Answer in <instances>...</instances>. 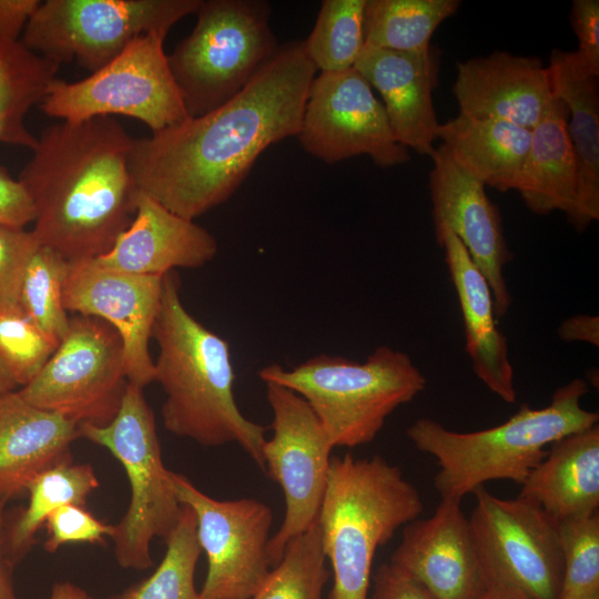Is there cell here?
<instances>
[{
  "label": "cell",
  "mask_w": 599,
  "mask_h": 599,
  "mask_svg": "<svg viewBox=\"0 0 599 599\" xmlns=\"http://www.w3.org/2000/svg\"><path fill=\"white\" fill-rule=\"evenodd\" d=\"M217 248L216 238L206 229L139 190L132 222L112 247L94 260L113 271L163 276L175 268L204 266Z\"/></svg>",
  "instance_id": "ffe728a7"
},
{
  "label": "cell",
  "mask_w": 599,
  "mask_h": 599,
  "mask_svg": "<svg viewBox=\"0 0 599 599\" xmlns=\"http://www.w3.org/2000/svg\"><path fill=\"white\" fill-rule=\"evenodd\" d=\"M316 521L286 547L281 561L251 599H323L331 571Z\"/></svg>",
  "instance_id": "836d02e7"
},
{
  "label": "cell",
  "mask_w": 599,
  "mask_h": 599,
  "mask_svg": "<svg viewBox=\"0 0 599 599\" xmlns=\"http://www.w3.org/2000/svg\"><path fill=\"white\" fill-rule=\"evenodd\" d=\"M370 581V599H437L423 585L389 562L380 565Z\"/></svg>",
  "instance_id": "60d3db41"
},
{
  "label": "cell",
  "mask_w": 599,
  "mask_h": 599,
  "mask_svg": "<svg viewBox=\"0 0 599 599\" xmlns=\"http://www.w3.org/2000/svg\"><path fill=\"white\" fill-rule=\"evenodd\" d=\"M554 97L568 112V134L578 176V211L572 227L583 232L599 220V75L576 51L554 49L547 65Z\"/></svg>",
  "instance_id": "cb8c5ba5"
},
{
  "label": "cell",
  "mask_w": 599,
  "mask_h": 599,
  "mask_svg": "<svg viewBox=\"0 0 599 599\" xmlns=\"http://www.w3.org/2000/svg\"><path fill=\"white\" fill-rule=\"evenodd\" d=\"M132 142L111 116L59 121L41 132L18 177L33 204L31 231L40 244L69 262L112 247L135 213Z\"/></svg>",
  "instance_id": "7a4b0ae2"
},
{
  "label": "cell",
  "mask_w": 599,
  "mask_h": 599,
  "mask_svg": "<svg viewBox=\"0 0 599 599\" xmlns=\"http://www.w3.org/2000/svg\"><path fill=\"white\" fill-rule=\"evenodd\" d=\"M192 32L167 55L190 118L238 94L276 55L281 44L262 0H202Z\"/></svg>",
  "instance_id": "52a82bcc"
},
{
  "label": "cell",
  "mask_w": 599,
  "mask_h": 599,
  "mask_svg": "<svg viewBox=\"0 0 599 599\" xmlns=\"http://www.w3.org/2000/svg\"><path fill=\"white\" fill-rule=\"evenodd\" d=\"M367 0H324L305 42L308 58L321 72L354 68L364 50Z\"/></svg>",
  "instance_id": "4dcf8cb0"
},
{
  "label": "cell",
  "mask_w": 599,
  "mask_h": 599,
  "mask_svg": "<svg viewBox=\"0 0 599 599\" xmlns=\"http://www.w3.org/2000/svg\"><path fill=\"white\" fill-rule=\"evenodd\" d=\"M518 496L539 505L557 524L599 508V425L554 441Z\"/></svg>",
  "instance_id": "d4e9b609"
},
{
  "label": "cell",
  "mask_w": 599,
  "mask_h": 599,
  "mask_svg": "<svg viewBox=\"0 0 599 599\" xmlns=\"http://www.w3.org/2000/svg\"><path fill=\"white\" fill-rule=\"evenodd\" d=\"M444 250L460 306L466 351L476 376L506 403H515L517 392L506 336L499 331L490 286L463 243L448 230L436 232Z\"/></svg>",
  "instance_id": "7402d4cb"
},
{
  "label": "cell",
  "mask_w": 599,
  "mask_h": 599,
  "mask_svg": "<svg viewBox=\"0 0 599 599\" xmlns=\"http://www.w3.org/2000/svg\"><path fill=\"white\" fill-rule=\"evenodd\" d=\"M34 217L33 204L26 189L0 165V224L24 229L34 222Z\"/></svg>",
  "instance_id": "ab89813d"
},
{
  "label": "cell",
  "mask_w": 599,
  "mask_h": 599,
  "mask_svg": "<svg viewBox=\"0 0 599 599\" xmlns=\"http://www.w3.org/2000/svg\"><path fill=\"white\" fill-rule=\"evenodd\" d=\"M202 0H47L20 41L59 65L74 62L91 73L148 33L166 35Z\"/></svg>",
  "instance_id": "9c48e42d"
},
{
  "label": "cell",
  "mask_w": 599,
  "mask_h": 599,
  "mask_svg": "<svg viewBox=\"0 0 599 599\" xmlns=\"http://www.w3.org/2000/svg\"><path fill=\"white\" fill-rule=\"evenodd\" d=\"M567 123V109L555 98L546 115L531 129L514 190L532 213L562 212L572 225L578 211V176Z\"/></svg>",
  "instance_id": "484cf974"
},
{
  "label": "cell",
  "mask_w": 599,
  "mask_h": 599,
  "mask_svg": "<svg viewBox=\"0 0 599 599\" xmlns=\"http://www.w3.org/2000/svg\"><path fill=\"white\" fill-rule=\"evenodd\" d=\"M430 159L435 233L448 230L463 243L490 286L496 317H504L511 305L504 268L512 260V253L499 210L488 197L485 185L458 166L443 144Z\"/></svg>",
  "instance_id": "e0dca14e"
},
{
  "label": "cell",
  "mask_w": 599,
  "mask_h": 599,
  "mask_svg": "<svg viewBox=\"0 0 599 599\" xmlns=\"http://www.w3.org/2000/svg\"><path fill=\"white\" fill-rule=\"evenodd\" d=\"M453 94L461 114L507 121L530 130L555 100L544 62L508 51L457 62Z\"/></svg>",
  "instance_id": "d6986e66"
},
{
  "label": "cell",
  "mask_w": 599,
  "mask_h": 599,
  "mask_svg": "<svg viewBox=\"0 0 599 599\" xmlns=\"http://www.w3.org/2000/svg\"><path fill=\"white\" fill-rule=\"evenodd\" d=\"M68 266L64 256L40 244L26 266L19 292V307L57 344L64 337L70 322L63 303Z\"/></svg>",
  "instance_id": "d6a6232c"
},
{
  "label": "cell",
  "mask_w": 599,
  "mask_h": 599,
  "mask_svg": "<svg viewBox=\"0 0 599 599\" xmlns=\"http://www.w3.org/2000/svg\"><path fill=\"white\" fill-rule=\"evenodd\" d=\"M423 507L418 489L382 456L332 457L317 518L333 573L329 599H368L376 550Z\"/></svg>",
  "instance_id": "5b68a950"
},
{
  "label": "cell",
  "mask_w": 599,
  "mask_h": 599,
  "mask_svg": "<svg viewBox=\"0 0 599 599\" xmlns=\"http://www.w3.org/2000/svg\"><path fill=\"white\" fill-rule=\"evenodd\" d=\"M473 494L469 522L486 586L511 588L528 599H559L564 556L558 524L528 498L502 499L485 485Z\"/></svg>",
  "instance_id": "7c38bea8"
},
{
  "label": "cell",
  "mask_w": 599,
  "mask_h": 599,
  "mask_svg": "<svg viewBox=\"0 0 599 599\" xmlns=\"http://www.w3.org/2000/svg\"><path fill=\"white\" fill-rule=\"evenodd\" d=\"M79 425L24 400L18 389L0 397V495L26 491L42 471L71 460Z\"/></svg>",
  "instance_id": "603a6c76"
},
{
  "label": "cell",
  "mask_w": 599,
  "mask_h": 599,
  "mask_svg": "<svg viewBox=\"0 0 599 599\" xmlns=\"http://www.w3.org/2000/svg\"><path fill=\"white\" fill-rule=\"evenodd\" d=\"M80 437L108 449L123 466L131 488L128 509L114 525V556L122 568L153 566L150 545L177 526L183 506L162 460L153 410L143 388L128 383L121 407L106 425H79Z\"/></svg>",
  "instance_id": "ba28073f"
},
{
  "label": "cell",
  "mask_w": 599,
  "mask_h": 599,
  "mask_svg": "<svg viewBox=\"0 0 599 599\" xmlns=\"http://www.w3.org/2000/svg\"><path fill=\"white\" fill-rule=\"evenodd\" d=\"M165 37L148 33L138 38L82 80L55 79L40 103L42 112L70 122L124 115L143 122L151 133L184 122L190 116L163 49Z\"/></svg>",
  "instance_id": "30bf717a"
},
{
  "label": "cell",
  "mask_w": 599,
  "mask_h": 599,
  "mask_svg": "<svg viewBox=\"0 0 599 599\" xmlns=\"http://www.w3.org/2000/svg\"><path fill=\"white\" fill-rule=\"evenodd\" d=\"M560 599H599V590L592 591L575 598H560Z\"/></svg>",
  "instance_id": "c3c4849f"
},
{
  "label": "cell",
  "mask_w": 599,
  "mask_h": 599,
  "mask_svg": "<svg viewBox=\"0 0 599 599\" xmlns=\"http://www.w3.org/2000/svg\"><path fill=\"white\" fill-rule=\"evenodd\" d=\"M437 138L465 172L499 192L515 189L529 149L531 130L459 113L438 125Z\"/></svg>",
  "instance_id": "4316f807"
},
{
  "label": "cell",
  "mask_w": 599,
  "mask_h": 599,
  "mask_svg": "<svg viewBox=\"0 0 599 599\" xmlns=\"http://www.w3.org/2000/svg\"><path fill=\"white\" fill-rule=\"evenodd\" d=\"M296 138L307 153L328 164L362 154L379 167L409 161L383 103L355 68L315 75Z\"/></svg>",
  "instance_id": "9a60e30c"
},
{
  "label": "cell",
  "mask_w": 599,
  "mask_h": 599,
  "mask_svg": "<svg viewBox=\"0 0 599 599\" xmlns=\"http://www.w3.org/2000/svg\"><path fill=\"white\" fill-rule=\"evenodd\" d=\"M570 20L579 43L576 52L599 75V1L575 0Z\"/></svg>",
  "instance_id": "f35d334b"
},
{
  "label": "cell",
  "mask_w": 599,
  "mask_h": 599,
  "mask_svg": "<svg viewBox=\"0 0 599 599\" xmlns=\"http://www.w3.org/2000/svg\"><path fill=\"white\" fill-rule=\"evenodd\" d=\"M98 487L93 467L72 460L34 477L26 489L29 495L27 506L13 518H7L6 545L11 562L16 565L30 551L39 528L54 510L64 505L85 507L89 495Z\"/></svg>",
  "instance_id": "f1b7e54d"
},
{
  "label": "cell",
  "mask_w": 599,
  "mask_h": 599,
  "mask_svg": "<svg viewBox=\"0 0 599 599\" xmlns=\"http://www.w3.org/2000/svg\"><path fill=\"white\" fill-rule=\"evenodd\" d=\"M481 599H528L521 592L506 587H487Z\"/></svg>",
  "instance_id": "bcb514c9"
},
{
  "label": "cell",
  "mask_w": 599,
  "mask_h": 599,
  "mask_svg": "<svg viewBox=\"0 0 599 599\" xmlns=\"http://www.w3.org/2000/svg\"><path fill=\"white\" fill-rule=\"evenodd\" d=\"M40 4L39 0H0V38L20 40Z\"/></svg>",
  "instance_id": "b9f144b4"
},
{
  "label": "cell",
  "mask_w": 599,
  "mask_h": 599,
  "mask_svg": "<svg viewBox=\"0 0 599 599\" xmlns=\"http://www.w3.org/2000/svg\"><path fill=\"white\" fill-rule=\"evenodd\" d=\"M171 481L181 505L194 512L197 541L206 556L200 599H251L272 569L267 558L271 508L254 498L214 499L174 471Z\"/></svg>",
  "instance_id": "5bb4252c"
},
{
  "label": "cell",
  "mask_w": 599,
  "mask_h": 599,
  "mask_svg": "<svg viewBox=\"0 0 599 599\" xmlns=\"http://www.w3.org/2000/svg\"><path fill=\"white\" fill-rule=\"evenodd\" d=\"M558 336L565 342H583L599 345V317L576 315L565 319L558 327Z\"/></svg>",
  "instance_id": "7bdbcfd3"
},
{
  "label": "cell",
  "mask_w": 599,
  "mask_h": 599,
  "mask_svg": "<svg viewBox=\"0 0 599 599\" xmlns=\"http://www.w3.org/2000/svg\"><path fill=\"white\" fill-rule=\"evenodd\" d=\"M58 345L19 306H0V370L17 387L37 376Z\"/></svg>",
  "instance_id": "e575fe53"
},
{
  "label": "cell",
  "mask_w": 599,
  "mask_h": 599,
  "mask_svg": "<svg viewBox=\"0 0 599 599\" xmlns=\"http://www.w3.org/2000/svg\"><path fill=\"white\" fill-rule=\"evenodd\" d=\"M60 65L28 49L20 40L0 38V143L33 150L37 138L26 116L40 105Z\"/></svg>",
  "instance_id": "83f0119b"
},
{
  "label": "cell",
  "mask_w": 599,
  "mask_h": 599,
  "mask_svg": "<svg viewBox=\"0 0 599 599\" xmlns=\"http://www.w3.org/2000/svg\"><path fill=\"white\" fill-rule=\"evenodd\" d=\"M39 245L32 231L0 224V306H19L22 276Z\"/></svg>",
  "instance_id": "74e56055"
},
{
  "label": "cell",
  "mask_w": 599,
  "mask_h": 599,
  "mask_svg": "<svg viewBox=\"0 0 599 599\" xmlns=\"http://www.w3.org/2000/svg\"><path fill=\"white\" fill-rule=\"evenodd\" d=\"M18 387L0 370V397Z\"/></svg>",
  "instance_id": "7dc6e473"
},
{
  "label": "cell",
  "mask_w": 599,
  "mask_h": 599,
  "mask_svg": "<svg viewBox=\"0 0 599 599\" xmlns=\"http://www.w3.org/2000/svg\"><path fill=\"white\" fill-rule=\"evenodd\" d=\"M9 500V498L0 495V599H18L12 581L14 565L8 556L6 545V506Z\"/></svg>",
  "instance_id": "ee69618b"
},
{
  "label": "cell",
  "mask_w": 599,
  "mask_h": 599,
  "mask_svg": "<svg viewBox=\"0 0 599 599\" xmlns=\"http://www.w3.org/2000/svg\"><path fill=\"white\" fill-rule=\"evenodd\" d=\"M258 377L302 396L333 448L373 441L387 417L427 384L408 354L388 346L377 347L363 363L321 354L288 369L264 366Z\"/></svg>",
  "instance_id": "8992f818"
},
{
  "label": "cell",
  "mask_w": 599,
  "mask_h": 599,
  "mask_svg": "<svg viewBox=\"0 0 599 599\" xmlns=\"http://www.w3.org/2000/svg\"><path fill=\"white\" fill-rule=\"evenodd\" d=\"M49 599H94L83 588L70 581L54 583Z\"/></svg>",
  "instance_id": "f6af8a7d"
},
{
  "label": "cell",
  "mask_w": 599,
  "mask_h": 599,
  "mask_svg": "<svg viewBox=\"0 0 599 599\" xmlns=\"http://www.w3.org/2000/svg\"><path fill=\"white\" fill-rule=\"evenodd\" d=\"M588 392L587 380L573 378L555 390L546 407L521 404L495 427L459 433L423 417L406 435L419 451L436 459L439 470L434 485L441 499L461 500L486 481L509 479L522 485L546 457V446L598 424V413L581 406Z\"/></svg>",
  "instance_id": "277c9868"
},
{
  "label": "cell",
  "mask_w": 599,
  "mask_h": 599,
  "mask_svg": "<svg viewBox=\"0 0 599 599\" xmlns=\"http://www.w3.org/2000/svg\"><path fill=\"white\" fill-rule=\"evenodd\" d=\"M460 3L459 0H367L364 50L427 51L438 26Z\"/></svg>",
  "instance_id": "f546056e"
},
{
  "label": "cell",
  "mask_w": 599,
  "mask_h": 599,
  "mask_svg": "<svg viewBox=\"0 0 599 599\" xmlns=\"http://www.w3.org/2000/svg\"><path fill=\"white\" fill-rule=\"evenodd\" d=\"M460 501L441 499L432 517L408 522L389 561L437 599H481L487 589Z\"/></svg>",
  "instance_id": "ac0fdd59"
},
{
  "label": "cell",
  "mask_w": 599,
  "mask_h": 599,
  "mask_svg": "<svg viewBox=\"0 0 599 599\" xmlns=\"http://www.w3.org/2000/svg\"><path fill=\"white\" fill-rule=\"evenodd\" d=\"M152 337L159 346L153 382L165 394L161 407L165 429L209 447L238 444L265 471L267 428L237 406L230 344L185 308L175 271L163 276Z\"/></svg>",
  "instance_id": "3957f363"
},
{
  "label": "cell",
  "mask_w": 599,
  "mask_h": 599,
  "mask_svg": "<svg viewBox=\"0 0 599 599\" xmlns=\"http://www.w3.org/2000/svg\"><path fill=\"white\" fill-rule=\"evenodd\" d=\"M265 385L273 435L264 443L263 460L265 473L281 486L286 505L284 520L267 545L273 568L287 545L317 521L333 446L302 396L274 383Z\"/></svg>",
  "instance_id": "4fadbf2b"
},
{
  "label": "cell",
  "mask_w": 599,
  "mask_h": 599,
  "mask_svg": "<svg viewBox=\"0 0 599 599\" xmlns=\"http://www.w3.org/2000/svg\"><path fill=\"white\" fill-rule=\"evenodd\" d=\"M316 72L304 40L285 42L223 105L133 139L129 166L136 187L193 221L226 202L264 150L297 135Z\"/></svg>",
  "instance_id": "6da1fadb"
},
{
  "label": "cell",
  "mask_w": 599,
  "mask_h": 599,
  "mask_svg": "<svg viewBox=\"0 0 599 599\" xmlns=\"http://www.w3.org/2000/svg\"><path fill=\"white\" fill-rule=\"evenodd\" d=\"M183 506L175 529L164 541L166 551L154 572L109 599H200L195 569L202 554L194 512Z\"/></svg>",
  "instance_id": "1f68e13d"
},
{
  "label": "cell",
  "mask_w": 599,
  "mask_h": 599,
  "mask_svg": "<svg viewBox=\"0 0 599 599\" xmlns=\"http://www.w3.org/2000/svg\"><path fill=\"white\" fill-rule=\"evenodd\" d=\"M43 525L48 535L43 546L48 552H55L67 544H102L114 532V525L101 521L78 505L59 507Z\"/></svg>",
  "instance_id": "8d00e7d4"
},
{
  "label": "cell",
  "mask_w": 599,
  "mask_h": 599,
  "mask_svg": "<svg viewBox=\"0 0 599 599\" xmlns=\"http://www.w3.org/2000/svg\"><path fill=\"white\" fill-rule=\"evenodd\" d=\"M438 62L432 48L424 52L366 49L354 67L380 94L396 141L429 158L439 125L432 97Z\"/></svg>",
  "instance_id": "44dd1931"
},
{
  "label": "cell",
  "mask_w": 599,
  "mask_h": 599,
  "mask_svg": "<svg viewBox=\"0 0 599 599\" xmlns=\"http://www.w3.org/2000/svg\"><path fill=\"white\" fill-rule=\"evenodd\" d=\"M163 276L113 271L92 258L69 262L64 280L65 309L98 317L120 334L128 380L142 388L154 380L149 344L160 309Z\"/></svg>",
  "instance_id": "2e32d148"
},
{
  "label": "cell",
  "mask_w": 599,
  "mask_h": 599,
  "mask_svg": "<svg viewBox=\"0 0 599 599\" xmlns=\"http://www.w3.org/2000/svg\"><path fill=\"white\" fill-rule=\"evenodd\" d=\"M128 383L120 334L98 317L72 314L53 354L18 393L78 425L103 426L118 414Z\"/></svg>",
  "instance_id": "8fae6325"
},
{
  "label": "cell",
  "mask_w": 599,
  "mask_h": 599,
  "mask_svg": "<svg viewBox=\"0 0 599 599\" xmlns=\"http://www.w3.org/2000/svg\"><path fill=\"white\" fill-rule=\"evenodd\" d=\"M564 556L560 598H575L599 590V514L558 522Z\"/></svg>",
  "instance_id": "d590c367"
}]
</instances>
